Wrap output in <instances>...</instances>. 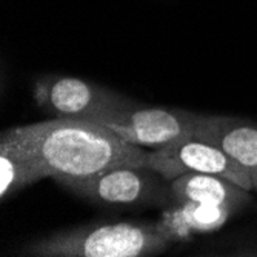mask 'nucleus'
<instances>
[{
	"instance_id": "9",
	"label": "nucleus",
	"mask_w": 257,
	"mask_h": 257,
	"mask_svg": "<svg viewBox=\"0 0 257 257\" xmlns=\"http://www.w3.org/2000/svg\"><path fill=\"white\" fill-rule=\"evenodd\" d=\"M48 177L30 147L7 130L0 137V197L4 200L25 186Z\"/></svg>"
},
{
	"instance_id": "8",
	"label": "nucleus",
	"mask_w": 257,
	"mask_h": 257,
	"mask_svg": "<svg viewBox=\"0 0 257 257\" xmlns=\"http://www.w3.org/2000/svg\"><path fill=\"white\" fill-rule=\"evenodd\" d=\"M170 190L176 202L219 205L232 209L234 213L251 202V191L216 174L185 173L170 182Z\"/></svg>"
},
{
	"instance_id": "7",
	"label": "nucleus",
	"mask_w": 257,
	"mask_h": 257,
	"mask_svg": "<svg viewBox=\"0 0 257 257\" xmlns=\"http://www.w3.org/2000/svg\"><path fill=\"white\" fill-rule=\"evenodd\" d=\"M196 139L217 145L234 159L249 173L257 191V122L231 115H208Z\"/></svg>"
},
{
	"instance_id": "2",
	"label": "nucleus",
	"mask_w": 257,
	"mask_h": 257,
	"mask_svg": "<svg viewBox=\"0 0 257 257\" xmlns=\"http://www.w3.org/2000/svg\"><path fill=\"white\" fill-rule=\"evenodd\" d=\"M174 240L160 222H99L37 239L20 249L34 257H148Z\"/></svg>"
},
{
	"instance_id": "6",
	"label": "nucleus",
	"mask_w": 257,
	"mask_h": 257,
	"mask_svg": "<svg viewBox=\"0 0 257 257\" xmlns=\"http://www.w3.org/2000/svg\"><path fill=\"white\" fill-rule=\"evenodd\" d=\"M145 167L170 182L185 173H205L222 176L248 191L254 190L249 173L245 168L217 145L199 139L180 140L148 153Z\"/></svg>"
},
{
	"instance_id": "3",
	"label": "nucleus",
	"mask_w": 257,
	"mask_h": 257,
	"mask_svg": "<svg viewBox=\"0 0 257 257\" xmlns=\"http://www.w3.org/2000/svg\"><path fill=\"white\" fill-rule=\"evenodd\" d=\"M34 102L54 119H76L102 123L131 105L130 99L77 77L45 76L34 83Z\"/></svg>"
},
{
	"instance_id": "10",
	"label": "nucleus",
	"mask_w": 257,
	"mask_h": 257,
	"mask_svg": "<svg viewBox=\"0 0 257 257\" xmlns=\"http://www.w3.org/2000/svg\"><path fill=\"white\" fill-rule=\"evenodd\" d=\"M234 214L226 206L196 202H176L159 220L174 242L188 239L194 234L217 231Z\"/></svg>"
},
{
	"instance_id": "1",
	"label": "nucleus",
	"mask_w": 257,
	"mask_h": 257,
	"mask_svg": "<svg viewBox=\"0 0 257 257\" xmlns=\"http://www.w3.org/2000/svg\"><path fill=\"white\" fill-rule=\"evenodd\" d=\"M13 130L34 153L48 177L59 183L114 167H145L148 156L99 122L53 117Z\"/></svg>"
},
{
	"instance_id": "4",
	"label": "nucleus",
	"mask_w": 257,
	"mask_h": 257,
	"mask_svg": "<svg viewBox=\"0 0 257 257\" xmlns=\"http://www.w3.org/2000/svg\"><path fill=\"white\" fill-rule=\"evenodd\" d=\"M62 185L100 205H151L174 200L170 180L148 167H114L85 179L66 180Z\"/></svg>"
},
{
	"instance_id": "5",
	"label": "nucleus",
	"mask_w": 257,
	"mask_h": 257,
	"mask_svg": "<svg viewBox=\"0 0 257 257\" xmlns=\"http://www.w3.org/2000/svg\"><path fill=\"white\" fill-rule=\"evenodd\" d=\"M206 119V114L179 108L131 105L112 114L102 125L133 145L159 150L180 140L196 139Z\"/></svg>"
}]
</instances>
